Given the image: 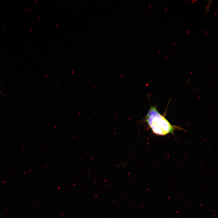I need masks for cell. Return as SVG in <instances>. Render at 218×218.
<instances>
[{
	"instance_id": "6da1fadb",
	"label": "cell",
	"mask_w": 218,
	"mask_h": 218,
	"mask_svg": "<svg viewBox=\"0 0 218 218\" xmlns=\"http://www.w3.org/2000/svg\"><path fill=\"white\" fill-rule=\"evenodd\" d=\"M165 113L161 114L156 105L151 107L145 117L144 121L151 129L153 133L160 136L173 134L176 130H182L179 126L171 124L166 118Z\"/></svg>"
},
{
	"instance_id": "7a4b0ae2",
	"label": "cell",
	"mask_w": 218,
	"mask_h": 218,
	"mask_svg": "<svg viewBox=\"0 0 218 218\" xmlns=\"http://www.w3.org/2000/svg\"><path fill=\"white\" fill-rule=\"evenodd\" d=\"M197 0H193V1H192L191 3L192 4V3H193L195 2H197Z\"/></svg>"
},
{
	"instance_id": "3957f363",
	"label": "cell",
	"mask_w": 218,
	"mask_h": 218,
	"mask_svg": "<svg viewBox=\"0 0 218 218\" xmlns=\"http://www.w3.org/2000/svg\"><path fill=\"white\" fill-rule=\"evenodd\" d=\"M206 9H206V13H207V12H208L209 11V8H206Z\"/></svg>"
},
{
	"instance_id": "277c9868",
	"label": "cell",
	"mask_w": 218,
	"mask_h": 218,
	"mask_svg": "<svg viewBox=\"0 0 218 218\" xmlns=\"http://www.w3.org/2000/svg\"><path fill=\"white\" fill-rule=\"evenodd\" d=\"M190 30H189L187 31V34H189L190 33Z\"/></svg>"
},
{
	"instance_id": "5b68a950",
	"label": "cell",
	"mask_w": 218,
	"mask_h": 218,
	"mask_svg": "<svg viewBox=\"0 0 218 218\" xmlns=\"http://www.w3.org/2000/svg\"><path fill=\"white\" fill-rule=\"evenodd\" d=\"M167 7H166V8H165V9H164V11H166L167 10Z\"/></svg>"
},
{
	"instance_id": "8992f818",
	"label": "cell",
	"mask_w": 218,
	"mask_h": 218,
	"mask_svg": "<svg viewBox=\"0 0 218 218\" xmlns=\"http://www.w3.org/2000/svg\"><path fill=\"white\" fill-rule=\"evenodd\" d=\"M217 12H215V13H214V15H216V14H217Z\"/></svg>"
},
{
	"instance_id": "52a82bcc",
	"label": "cell",
	"mask_w": 218,
	"mask_h": 218,
	"mask_svg": "<svg viewBox=\"0 0 218 218\" xmlns=\"http://www.w3.org/2000/svg\"><path fill=\"white\" fill-rule=\"evenodd\" d=\"M175 42H173L172 44V45H173L175 44Z\"/></svg>"
},
{
	"instance_id": "ba28073f",
	"label": "cell",
	"mask_w": 218,
	"mask_h": 218,
	"mask_svg": "<svg viewBox=\"0 0 218 218\" xmlns=\"http://www.w3.org/2000/svg\"><path fill=\"white\" fill-rule=\"evenodd\" d=\"M207 30L206 31L204 32V34H206L207 33Z\"/></svg>"
},
{
	"instance_id": "9c48e42d",
	"label": "cell",
	"mask_w": 218,
	"mask_h": 218,
	"mask_svg": "<svg viewBox=\"0 0 218 218\" xmlns=\"http://www.w3.org/2000/svg\"><path fill=\"white\" fill-rule=\"evenodd\" d=\"M172 32V30H171L170 32V34H171Z\"/></svg>"
},
{
	"instance_id": "30bf717a",
	"label": "cell",
	"mask_w": 218,
	"mask_h": 218,
	"mask_svg": "<svg viewBox=\"0 0 218 218\" xmlns=\"http://www.w3.org/2000/svg\"><path fill=\"white\" fill-rule=\"evenodd\" d=\"M177 49V48H175V49L174 50V51H175Z\"/></svg>"
},
{
	"instance_id": "8fae6325",
	"label": "cell",
	"mask_w": 218,
	"mask_h": 218,
	"mask_svg": "<svg viewBox=\"0 0 218 218\" xmlns=\"http://www.w3.org/2000/svg\"><path fill=\"white\" fill-rule=\"evenodd\" d=\"M160 51H159L158 53V54H159L160 53Z\"/></svg>"
},
{
	"instance_id": "7c38bea8",
	"label": "cell",
	"mask_w": 218,
	"mask_h": 218,
	"mask_svg": "<svg viewBox=\"0 0 218 218\" xmlns=\"http://www.w3.org/2000/svg\"><path fill=\"white\" fill-rule=\"evenodd\" d=\"M167 57V56H166V57H165V59Z\"/></svg>"
},
{
	"instance_id": "4fadbf2b",
	"label": "cell",
	"mask_w": 218,
	"mask_h": 218,
	"mask_svg": "<svg viewBox=\"0 0 218 218\" xmlns=\"http://www.w3.org/2000/svg\"><path fill=\"white\" fill-rule=\"evenodd\" d=\"M204 11H205V9H204V10L202 12H204Z\"/></svg>"
},
{
	"instance_id": "5bb4252c",
	"label": "cell",
	"mask_w": 218,
	"mask_h": 218,
	"mask_svg": "<svg viewBox=\"0 0 218 218\" xmlns=\"http://www.w3.org/2000/svg\"><path fill=\"white\" fill-rule=\"evenodd\" d=\"M218 28V26H217V27H216V29H217V28Z\"/></svg>"
},
{
	"instance_id": "9a60e30c",
	"label": "cell",
	"mask_w": 218,
	"mask_h": 218,
	"mask_svg": "<svg viewBox=\"0 0 218 218\" xmlns=\"http://www.w3.org/2000/svg\"><path fill=\"white\" fill-rule=\"evenodd\" d=\"M189 1V0H188L187 1V2Z\"/></svg>"
}]
</instances>
